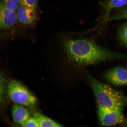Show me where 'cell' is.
<instances>
[{"label": "cell", "mask_w": 127, "mask_h": 127, "mask_svg": "<svg viewBox=\"0 0 127 127\" xmlns=\"http://www.w3.org/2000/svg\"><path fill=\"white\" fill-rule=\"evenodd\" d=\"M30 112L21 105L14 104L12 108V116L14 122L22 125L30 117Z\"/></svg>", "instance_id": "9"}, {"label": "cell", "mask_w": 127, "mask_h": 127, "mask_svg": "<svg viewBox=\"0 0 127 127\" xmlns=\"http://www.w3.org/2000/svg\"><path fill=\"white\" fill-rule=\"evenodd\" d=\"M122 111L98 106L97 114L100 124L108 127L122 124L127 125V120Z\"/></svg>", "instance_id": "4"}, {"label": "cell", "mask_w": 127, "mask_h": 127, "mask_svg": "<svg viewBox=\"0 0 127 127\" xmlns=\"http://www.w3.org/2000/svg\"><path fill=\"white\" fill-rule=\"evenodd\" d=\"M21 125L23 127H39L37 120L34 117H30L22 124Z\"/></svg>", "instance_id": "14"}, {"label": "cell", "mask_w": 127, "mask_h": 127, "mask_svg": "<svg viewBox=\"0 0 127 127\" xmlns=\"http://www.w3.org/2000/svg\"><path fill=\"white\" fill-rule=\"evenodd\" d=\"M124 19H127V7L122 8L113 15L110 16L107 22Z\"/></svg>", "instance_id": "11"}, {"label": "cell", "mask_w": 127, "mask_h": 127, "mask_svg": "<svg viewBox=\"0 0 127 127\" xmlns=\"http://www.w3.org/2000/svg\"><path fill=\"white\" fill-rule=\"evenodd\" d=\"M6 7L15 11L19 7L20 0H1Z\"/></svg>", "instance_id": "13"}, {"label": "cell", "mask_w": 127, "mask_h": 127, "mask_svg": "<svg viewBox=\"0 0 127 127\" xmlns=\"http://www.w3.org/2000/svg\"><path fill=\"white\" fill-rule=\"evenodd\" d=\"M88 79L99 105L123 111L127 105V97L108 85L102 83L90 74Z\"/></svg>", "instance_id": "2"}, {"label": "cell", "mask_w": 127, "mask_h": 127, "mask_svg": "<svg viewBox=\"0 0 127 127\" xmlns=\"http://www.w3.org/2000/svg\"><path fill=\"white\" fill-rule=\"evenodd\" d=\"M62 42L70 58L82 64L88 65L109 60L127 59V55L111 51L89 40L64 37Z\"/></svg>", "instance_id": "1"}, {"label": "cell", "mask_w": 127, "mask_h": 127, "mask_svg": "<svg viewBox=\"0 0 127 127\" xmlns=\"http://www.w3.org/2000/svg\"><path fill=\"white\" fill-rule=\"evenodd\" d=\"M38 0H20V5L27 6L36 9Z\"/></svg>", "instance_id": "15"}, {"label": "cell", "mask_w": 127, "mask_h": 127, "mask_svg": "<svg viewBox=\"0 0 127 127\" xmlns=\"http://www.w3.org/2000/svg\"><path fill=\"white\" fill-rule=\"evenodd\" d=\"M118 38L120 42L127 47V23L121 27L118 33Z\"/></svg>", "instance_id": "12"}, {"label": "cell", "mask_w": 127, "mask_h": 127, "mask_svg": "<svg viewBox=\"0 0 127 127\" xmlns=\"http://www.w3.org/2000/svg\"><path fill=\"white\" fill-rule=\"evenodd\" d=\"M17 20L21 23L31 25L35 21L36 18V9L20 5L17 9Z\"/></svg>", "instance_id": "7"}, {"label": "cell", "mask_w": 127, "mask_h": 127, "mask_svg": "<svg viewBox=\"0 0 127 127\" xmlns=\"http://www.w3.org/2000/svg\"><path fill=\"white\" fill-rule=\"evenodd\" d=\"M34 117L37 120L39 127H60L62 125L57 123L49 117L42 115L38 111L34 110L33 112Z\"/></svg>", "instance_id": "10"}, {"label": "cell", "mask_w": 127, "mask_h": 127, "mask_svg": "<svg viewBox=\"0 0 127 127\" xmlns=\"http://www.w3.org/2000/svg\"><path fill=\"white\" fill-rule=\"evenodd\" d=\"M16 13L6 7L0 0V31L12 28L17 23Z\"/></svg>", "instance_id": "6"}, {"label": "cell", "mask_w": 127, "mask_h": 127, "mask_svg": "<svg viewBox=\"0 0 127 127\" xmlns=\"http://www.w3.org/2000/svg\"><path fill=\"white\" fill-rule=\"evenodd\" d=\"M4 83L2 79L0 76V102L2 96L4 91Z\"/></svg>", "instance_id": "16"}, {"label": "cell", "mask_w": 127, "mask_h": 127, "mask_svg": "<svg viewBox=\"0 0 127 127\" xmlns=\"http://www.w3.org/2000/svg\"><path fill=\"white\" fill-rule=\"evenodd\" d=\"M105 79L117 86L127 85V69L121 66L112 68L104 74Z\"/></svg>", "instance_id": "5"}, {"label": "cell", "mask_w": 127, "mask_h": 127, "mask_svg": "<svg viewBox=\"0 0 127 127\" xmlns=\"http://www.w3.org/2000/svg\"><path fill=\"white\" fill-rule=\"evenodd\" d=\"M8 94L10 99L15 104L31 107L37 103L36 97L26 87L16 80H12L9 82Z\"/></svg>", "instance_id": "3"}, {"label": "cell", "mask_w": 127, "mask_h": 127, "mask_svg": "<svg viewBox=\"0 0 127 127\" xmlns=\"http://www.w3.org/2000/svg\"><path fill=\"white\" fill-rule=\"evenodd\" d=\"M99 3L105 10L102 23L106 24L112 9L126 5L127 4V0H105L100 2Z\"/></svg>", "instance_id": "8"}]
</instances>
